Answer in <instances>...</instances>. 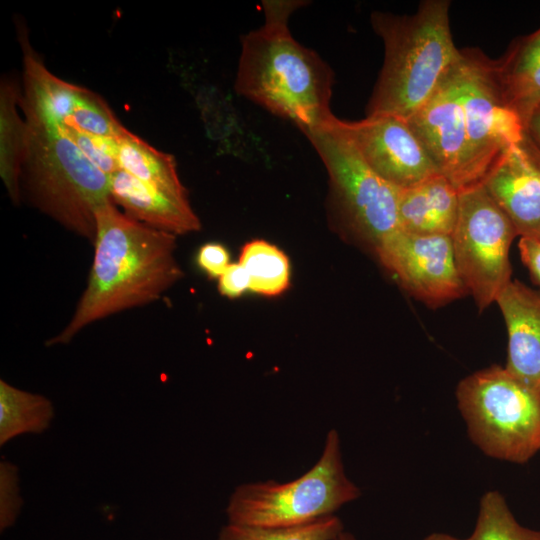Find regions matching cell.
I'll return each instance as SVG.
<instances>
[{
  "mask_svg": "<svg viewBox=\"0 0 540 540\" xmlns=\"http://www.w3.org/2000/svg\"><path fill=\"white\" fill-rule=\"evenodd\" d=\"M176 237L129 217L111 198L100 205L86 288L69 322L45 345L68 344L92 323L160 299L183 276Z\"/></svg>",
  "mask_w": 540,
  "mask_h": 540,
  "instance_id": "obj_1",
  "label": "cell"
},
{
  "mask_svg": "<svg viewBox=\"0 0 540 540\" xmlns=\"http://www.w3.org/2000/svg\"><path fill=\"white\" fill-rule=\"evenodd\" d=\"M303 3L262 1L264 24L241 39L235 90L307 134L334 117L330 109L334 74L289 31L290 15Z\"/></svg>",
  "mask_w": 540,
  "mask_h": 540,
  "instance_id": "obj_2",
  "label": "cell"
},
{
  "mask_svg": "<svg viewBox=\"0 0 540 540\" xmlns=\"http://www.w3.org/2000/svg\"><path fill=\"white\" fill-rule=\"evenodd\" d=\"M449 0H424L415 13L373 11L370 22L384 44V61L366 116L408 120L460 63L450 29Z\"/></svg>",
  "mask_w": 540,
  "mask_h": 540,
  "instance_id": "obj_3",
  "label": "cell"
},
{
  "mask_svg": "<svg viewBox=\"0 0 540 540\" xmlns=\"http://www.w3.org/2000/svg\"><path fill=\"white\" fill-rule=\"evenodd\" d=\"M21 107L27 124L21 191L23 188L41 212L93 243L96 210L110 199L109 175L93 164L55 121L29 106Z\"/></svg>",
  "mask_w": 540,
  "mask_h": 540,
  "instance_id": "obj_4",
  "label": "cell"
},
{
  "mask_svg": "<svg viewBox=\"0 0 540 540\" xmlns=\"http://www.w3.org/2000/svg\"><path fill=\"white\" fill-rule=\"evenodd\" d=\"M455 396L471 441L485 455L522 464L540 450V389L505 366L466 376Z\"/></svg>",
  "mask_w": 540,
  "mask_h": 540,
  "instance_id": "obj_5",
  "label": "cell"
},
{
  "mask_svg": "<svg viewBox=\"0 0 540 540\" xmlns=\"http://www.w3.org/2000/svg\"><path fill=\"white\" fill-rule=\"evenodd\" d=\"M360 494V489L346 476L340 438L332 429L319 460L310 470L286 483L267 480L236 487L226 514L231 524L294 526L333 515Z\"/></svg>",
  "mask_w": 540,
  "mask_h": 540,
  "instance_id": "obj_6",
  "label": "cell"
},
{
  "mask_svg": "<svg viewBox=\"0 0 540 540\" xmlns=\"http://www.w3.org/2000/svg\"><path fill=\"white\" fill-rule=\"evenodd\" d=\"M305 135L327 170L334 215L375 250L400 230V189L376 174L334 131L319 129Z\"/></svg>",
  "mask_w": 540,
  "mask_h": 540,
  "instance_id": "obj_7",
  "label": "cell"
},
{
  "mask_svg": "<svg viewBox=\"0 0 540 540\" xmlns=\"http://www.w3.org/2000/svg\"><path fill=\"white\" fill-rule=\"evenodd\" d=\"M519 236L509 217L482 184L460 192L451 235L458 273L480 311L511 281L509 251Z\"/></svg>",
  "mask_w": 540,
  "mask_h": 540,
  "instance_id": "obj_8",
  "label": "cell"
},
{
  "mask_svg": "<svg viewBox=\"0 0 540 540\" xmlns=\"http://www.w3.org/2000/svg\"><path fill=\"white\" fill-rule=\"evenodd\" d=\"M461 101L471 172L480 185L501 155L524 140L525 125L502 98L493 59L479 49L462 50Z\"/></svg>",
  "mask_w": 540,
  "mask_h": 540,
  "instance_id": "obj_9",
  "label": "cell"
},
{
  "mask_svg": "<svg viewBox=\"0 0 540 540\" xmlns=\"http://www.w3.org/2000/svg\"><path fill=\"white\" fill-rule=\"evenodd\" d=\"M321 129L343 137L376 174L398 189L440 173L406 119L371 115L347 121L334 116Z\"/></svg>",
  "mask_w": 540,
  "mask_h": 540,
  "instance_id": "obj_10",
  "label": "cell"
},
{
  "mask_svg": "<svg viewBox=\"0 0 540 540\" xmlns=\"http://www.w3.org/2000/svg\"><path fill=\"white\" fill-rule=\"evenodd\" d=\"M374 251L399 284L428 306L437 307L468 293L457 270L451 236L400 229Z\"/></svg>",
  "mask_w": 540,
  "mask_h": 540,
  "instance_id": "obj_11",
  "label": "cell"
},
{
  "mask_svg": "<svg viewBox=\"0 0 540 540\" xmlns=\"http://www.w3.org/2000/svg\"><path fill=\"white\" fill-rule=\"evenodd\" d=\"M22 47L24 94L20 104L37 110L59 126H70L92 136L117 139L127 131L100 96L53 75L26 39Z\"/></svg>",
  "mask_w": 540,
  "mask_h": 540,
  "instance_id": "obj_12",
  "label": "cell"
},
{
  "mask_svg": "<svg viewBox=\"0 0 540 540\" xmlns=\"http://www.w3.org/2000/svg\"><path fill=\"white\" fill-rule=\"evenodd\" d=\"M462 95V59L431 98L407 121L439 172L460 192L473 180Z\"/></svg>",
  "mask_w": 540,
  "mask_h": 540,
  "instance_id": "obj_13",
  "label": "cell"
},
{
  "mask_svg": "<svg viewBox=\"0 0 540 540\" xmlns=\"http://www.w3.org/2000/svg\"><path fill=\"white\" fill-rule=\"evenodd\" d=\"M482 185L519 237L540 238V158L525 137L501 155Z\"/></svg>",
  "mask_w": 540,
  "mask_h": 540,
  "instance_id": "obj_14",
  "label": "cell"
},
{
  "mask_svg": "<svg viewBox=\"0 0 540 540\" xmlns=\"http://www.w3.org/2000/svg\"><path fill=\"white\" fill-rule=\"evenodd\" d=\"M495 302L507 328L505 368L540 389V290L511 280Z\"/></svg>",
  "mask_w": 540,
  "mask_h": 540,
  "instance_id": "obj_15",
  "label": "cell"
},
{
  "mask_svg": "<svg viewBox=\"0 0 540 540\" xmlns=\"http://www.w3.org/2000/svg\"><path fill=\"white\" fill-rule=\"evenodd\" d=\"M109 180L111 200L129 217L175 236L200 230L188 197L160 190L121 169L109 175Z\"/></svg>",
  "mask_w": 540,
  "mask_h": 540,
  "instance_id": "obj_16",
  "label": "cell"
},
{
  "mask_svg": "<svg viewBox=\"0 0 540 540\" xmlns=\"http://www.w3.org/2000/svg\"><path fill=\"white\" fill-rule=\"evenodd\" d=\"M459 198L460 191L440 173L400 189V229L415 234L451 236L457 221Z\"/></svg>",
  "mask_w": 540,
  "mask_h": 540,
  "instance_id": "obj_17",
  "label": "cell"
},
{
  "mask_svg": "<svg viewBox=\"0 0 540 540\" xmlns=\"http://www.w3.org/2000/svg\"><path fill=\"white\" fill-rule=\"evenodd\" d=\"M493 69L504 102L526 126L540 105V27L514 38Z\"/></svg>",
  "mask_w": 540,
  "mask_h": 540,
  "instance_id": "obj_18",
  "label": "cell"
},
{
  "mask_svg": "<svg viewBox=\"0 0 540 540\" xmlns=\"http://www.w3.org/2000/svg\"><path fill=\"white\" fill-rule=\"evenodd\" d=\"M115 158L119 169L136 179L179 197H188L172 155L161 152L126 131L115 139Z\"/></svg>",
  "mask_w": 540,
  "mask_h": 540,
  "instance_id": "obj_19",
  "label": "cell"
},
{
  "mask_svg": "<svg viewBox=\"0 0 540 540\" xmlns=\"http://www.w3.org/2000/svg\"><path fill=\"white\" fill-rule=\"evenodd\" d=\"M21 94L14 82L0 86V175L12 201L21 199L20 177L27 148L26 120L19 116Z\"/></svg>",
  "mask_w": 540,
  "mask_h": 540,
  "instance_id": "obj_20",
  "label": "cell"
},
{
  "mask_svg": "<svg viewBox=\"0 0 540 540\" xmlns=\"http://www.w3.org/2000/svg\"><path fill=\"white\" fill-rule=\"evenodd\" d=\"M54 414L53 403L44 395L0 381V446L24 434L45 432Z\"/></svg>",
  "mask_w": 540,
  "mask_h": 540,
  "instance_id": "obj_21",
  "label": "cell"
},
{
  "mask_svg": "<svg viewBox=\"0 0 540 540\" xmlns=\"http://www.w3.org/2000/svg\"><path fill=\"white\" fill-rule=\"evenodd\" d=\"M239 263L248 274L249 291L271 297L280 295L290 285L287 255L265 240L247 242L241 250Z\"/></svg>",
  "mask_w": 540,
  "mask_h": 540,
  "instance_id": "obj_22",
  "label": "cell"
},
{
  "mask_svg": "<svg viewBox=\"0 0 540 540\" xmlns=\"http://www.w3.org/2000/svg\"><path fill=\"white\" fill-rule=\"evenodd\" d=\"M467 540H540V531L521 525L504 496L491 490L480 498L474 530Z\"/></svg>",
  "mask_w": 540,
  "mask_h": 540,
  "instance_id": "obj_23",
  "label": "cell"
},
{
  "mask_svg": "<svg viewBox=\"0 0 540 540\" xmlns=\"http://www.w3.org/2000/svg\"><path fill=\"white\" fill-rule=\"evenodd\" d=\"M343 523L335 515L294 526L264 527L231 524L223 526L219 540H335Z\"/></svg>",
  "mask_w": 540,
  "mask_h": 540,
  "instance_id": "obj_24",
  "label": "cell"
},
{
  "mask_svg": "<svg viewBox=\"0 0 540 540\" xmlns=\"http://www.w3.org/2000/svg\"><path fill=\"white\" fill-rule=\"evenodd\" d=\"M23 506L18 467L7 460L0 462V531L13 527Z\"/></svg>",
  "mask_w": 540,
  "mask_h": 540,
  "instance_id": "obj_25",
  "label": "cell"
},
{
  "mask_svg": "<svg viewBox=\"0 0 540 540\" xmlns=\"http://www.w3.org/2000/svg\"><path fill=\"white\" fill-rule=\"evenodd\" d=\"M59 128L104 173L111 175L119 169L115 158V139L92 136L70 126Z\"/></svg>",
  "mask_w": 540,
  "mask_h": 540,
  "instance_id": "obj_26",
  "label": "cell"
},
{
  "mask_svg": "<svg viewBox=\"0 0 540 540\" xmlns=\"http://www.w3.org/2000/svg\"><path fill=\"white\" fill-rule=\"evenodd\" d=\"M196 264L209 278L218 279L230 265V254L223 244L205 243L197 251Z\"/></svg>",
  "mask_w": 540,
  "mask_h": 540,
  "instance_id": "obj_27",
  "label": "cell"
},
{
  "mask_svg": "<svg viewBox=\"0 0 540 540\" xmlns=\"http://www.w3.org/2000/svg\"><path fill=\"white\" fill-rule=\"evenodd\" d=\"M218 290L227 298L240 297L249 290V277L244 267L238 263H230L218 278Z\"/></svg>",
  "mask_w": 540,
  "mask_h": 540,
  "instance_id": "obj_28",
  "label": "cell"
},
{
  "mask_svg": "<svg viewBox=\"0 0 540 540\" xmlns=\"http://www.w3.org/2000/svg\"><path fill=\"white\" fill-rule=\"evenodd\" d=\"M518 248L523 263L540 285V241L534 238L520 237Z\"/></svg>",
  "mask_w": 540,
  "mask_h": 540,
  "instance_id": "obj_29",
  "label": "cell"
},
{
  "mask_svg": "<svg viewBox=\"0 0 540 540\" xmlns=\"http://www.w3.org/2000/svg\"><path fill=\"white\" fill-rule=\"evenodd\" d=\"M525 141L540 158V105L532 112L526 123Z\"/></svg>",
  "mask_w": 540,
  "mask_h": 540,
  "instance_id": "obj_30",
  "label": "cell"
},
{
  "mask_svg": "<svg viewBox=\"0 0 540 540\" xmlns=\"http://www.w3.org/2000/svg\"><path fill=\"white\" fill-rule=\"evenodd\" d=\"M423 540H467V538L460 539L446 533H431L423 538Z\"/></svg>",
  "mask_w": 540,
  "mask_h": 540,
  "instance_id": "obj_31",
  "label": "cell"
},
{
  "mask_svg": "<svg viewBox=\"0 0 540 540\" xmlns=\"http://www.w3.org/2000/svg\"><path fill=\"white\" fill-rule=\"evenodd\" d=\"M335 540H355V537L349 532L342 531Z\"/></svg>",
  "mask_w": 540,
  "mask_h": 540,
  "instance_id": "obj_32",
  "label": "cell"
},
{
  "mask_svg": "<svg viewBox=\"0 0 540 540\" xmlns=\"http://www.w3.org/2000/svg\"><path fill=\"white\" fill-rule=\"evenodd\" d=\"M538 240L540 241V238H538Z\"/></svg>",
  "mask_w": 540,
  "mask_h": 540,
  "instance_id": "obj_33",
  "label": "cell"
}]
</instances>
